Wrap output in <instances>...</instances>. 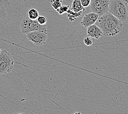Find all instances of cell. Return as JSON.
Wrapping results in <instances>:
<instances>
[{"label": "cell", "mask_w": 128, "mask_h": 114, "mask_svg": "<svg viewBox=\"0 0 128 114\" xmlns=\"http://www.w3.org/2000/svg\"><path fill=\"white\" fill-rule=\"evenodd\" d=\"M96 22L97 25L102 29L103 35L106 36L117 35L123 26V22L109 12L99 17Z\"/></svg>", "instance_id": "obj_1"}, {"label": "cell", "mask_w": 128, "mask_h": 114, "mask_svg": "<svg viewBox=\"0 0 128 114\" xmlns=\"http://www.w3.org/2000/svg\"><path fill=\"white\" fill-rule=\"evenodd\" d=\"M39 14L38 11L34 8H32L28 11L27 13V17H28L30 19L32 20H36L37 18L39 17Z\"/></svg>", "instance_id": "obj_12"}, {"label": "cell", "mask_w": 128, "mask_h": 114, "mask_svg": "<svg viewBox=\"0 0 128 114\" xmlns=\"http://www.w3.org/2000/svg\"><path fill=\"white\" fill-rule=\"evenodd\" d=\"M12 12L10 0H0V30L4 29L9 22Z\"/></svg>", "instance_id": "obj_5"}, {"label": "cell", "mask_w": 128, "mask_h": 114, "mask_svg": "<svg viewBox=\"0 0 128 114\" xmlns=\"http://www.w3.org/2000/svg\"><path fill=\"white\" fill-rule=\"evenodd\" d=\"M14 64L13 58L7 51L4 50L0 51V76L10 72Z\"/></svg>", "instance_id": "obj_4"}, {"label": "cell", "mask_w": 128, "mask_h": 114, "mask_svg": "<svg viewBox=\"0 0 128 114\" xmlns=\"http://www.w3.org/2000/svg\"><path fill=\"white\" fill-rule=\"evenodd\" d=\"M110 0H91L90 9L100 17L108 12V6Z\"/></svg>", "instance_id": "obj_7"}, {"label": "cell", "mask_w": 128, "mask_h": 114, "mask_svg": "<svg viewBox=\"0 0 128 114\" xmlns=\"http://www.w3.org/2000/svg\"><path fill=\"white\" fill-rule=\"evenodd\" d=\"M108 11L122 22L128 20V0H110Z\"/></svg>", "instance_id": "obj_2"}, {"label": "cell", "mask_w": 128, "mask_h": 114, "mask_svg": "<svg viewBox=\"0 0 128 114\" xmlns=\"http://www.w3.org/2000/svg\"><path fill=\"white\" fill-rule=\"evenodd\" d=\"M99 16L98 14L94 13V12H90V13H86L85 14L81 21V24L87 28V27L94 24L98 19Z\"/></svg>", "instance_id": "obj_8"}, {"label": "cell", "mask_w": 128, "mask_h": 114, "mask_svg": "<svg viewBox=\"0 0 128 114\" xmlns=\"http://www.w3.org/2000/svg\"><path fill=\"white\" fill-rule=\"evenodd\" d=\"M63 0H51V4L54 10H56L62 5Z\"/></svg>", "instance_id": "obj_14"}, {"label": "cell", "mask_w": 128, "mask_h": 114, "mask_svg": "<svg viewBox=\"0 0 128 114\" xmlns=\"http://www.w3.org/2000/svg\"><path fill=\"white\" fill-rule=\"evenodd\" d=\"M26 37L30 41L36 46L44 45L46 42L48 38L47 31H33L26 33Z\"/></svg>", "instance_id": "obj_6"}, {"label": "cell", "mask_w": 128, "mask_h": 114, "mask_svg": "<svg viewBox=\"0 0 128 114\" xmlns=\"http://www.w3.org/2000/svg\"><path fill=\"white\" fill-rule=\"evenodd\" d=\"M21 32L24 34L33 31H47L46 25L39 24L36 20H32L26 16L24 17L20 24Z\"/></svg>", "instance_id": "obj_3"}, {"label": "cell", "mask_w": 128, "mask_h": 114, "mask_svg": "<svg viewBox=\"0 0 128 114\" xmlns=\"http://www.w3.org/2000/svg\"><path fill=\"white\" fill-rule=\"evenodd\" d=\"M36 20H37L38 23L39 24H40V25H46V22H47L46 18L44 16H39V17L37 18V19Z\"/></svg>", "instance_id": "obj_16"}, {"label": "cell", "mask_w": 128, "mask_h": 114, "mask_svg": "<svg viewBox=\"0 0 128 114\" xmlns=\"http://www.w3.org/2000/svg\"><path fill=\"white\" fill-rule=\"evenodd\" d=\"M87 33L94 39H98L104 35L102 29L95 24L87 27Z\"/></svg>", "instance_id": "obj_9"}, {"label": "cell", "mask_w": 128, "mask_h": 114, "mask_svg": "<svg viewBox=\"0 0 128 114\" xmlns=\"http://www.w3.org/2000/svg\"><path fill=\"white\" fill-rule=\"evenodd\" d=\"M70 8L72 11L75 12H78L80 11L84 12L85 11V8L81 5L80 0H73L71 7Z\"/></svg>", "instance_id": "obj_11"}, {"label": "cell", "mask_w": 128, "mask_h": 114, "mask_svg": "<svg viewBox=\"0 0 128 114\" xmlns=\"http://www.w3.org/2000/svg\"><path fill=\"white\" fill-rule=\"evenodd\" d=\"M81 4L84 7L86 8L89 6L90 4L91 0H80Z\"/></svg>", "instance_id": "obj_17"}, {"label": "cell", "mask_w": 128, "mask_h": 114, "mask_svg": "<svg viewBox=\"0 0 128 114\" xmlns=\"http://www.w3.org/2000/svg\"><path fill=\"white\" fill-rule=\"evenodd\" d=\"M67 18L68 21L70 22L75 21L78 18H80L82 17L83 11H80L78 12H75L72 11L70 8H69V10L67 11Z\"/></svg>", "instance_id": "obj_10"}, {"label": "cell", "mask_w": 128, "mask_h": 114, "mask_svg": "<svg viewBox=\"0 0 128 114\" xmlns=\"http://www.w3.org/2000/svg\"><path fill=\"white\" fill-rule=\"evenodd\" d=\"M69 8H70V5H62L58 8H57L56 11L58 12V13L59 14L61 15V14H63L65 13H66Z\"/></svg>", "instance_id": "obj_13"}, {"label": "cell", "mask_w": 128, "mask_h": 114, "mask_svg": "<svg viewBox=\"0 0 128 114\" xmlns=\"http://www.w3.org/2000/svg\"><path fill=\"white\" fill-rule=\"evenodd\" d=\"M1 51V48H0V51Z\"/></svg>", "instance_id": "obj_18"}, {"label": "cell", "mask_w": 128, "mask_h": 114, "mask_svg": "<svg viewBox=\"0 0 128 114\" xmlns=\"http://www.w3.org/2000/svg\"><path fill=\"white\" fill-rule=\"evenodd\" d=\"M94 42V39L91 37L87 36L85 37L84 39V43L85 45L87 46H92Z\"/></svg>", "instance_id": "obj_15"}]
</instances>
